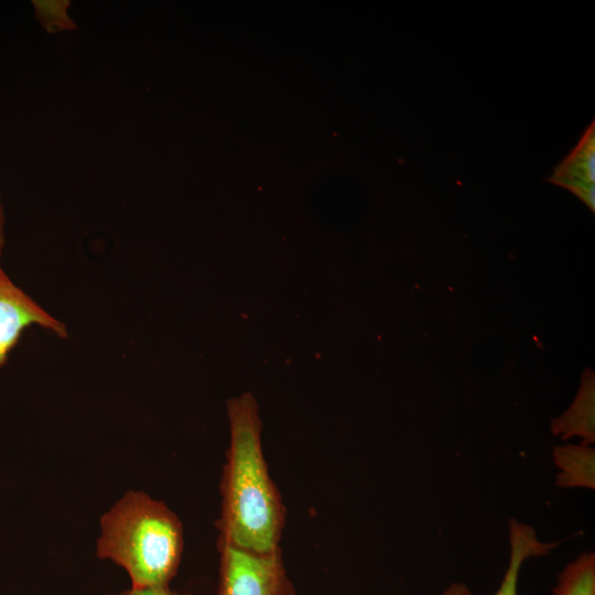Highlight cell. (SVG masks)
Masks as SVG:
<instances>
[{
	"instance_id": "3",
	"label": "cell",
	"mask_w": 595,
	"mask_h": 595,
	"mask_svg": "<svg viewBox=\"0 0 595 595\" xmlns=\"http://www.w3.org/2000/svg\"><path fill=\"white\" fill-rule=\"evenodd\" d=\"M219 595H295L281 549L253 553L218 540Z\"/></svg>"
},
{
	"instance_id": "5",
	"label": "cell",
	"mask_w": 595,
	"mask_h": 595,
	"mask_svg": "<svg viewBox=\"0 0 595 595\" xmlns=\"http://www.w3.org/2000/svg\"><path fill=\"white\" fill-rule=\"evenodd\" d=\"M510 559L504 580L494 595H519L518 578L523 562L529 558L547 555L555 543L538 539L534 529L516 519L509 520ZM441 595H470V589L462 582L451 584Z\"/></svg>"
},
{
	"instance_id": "10",
	"label": "cell",
	"mask_w": 595,
	"mask_h": 595,
	"mask_svg": "<svg viewBox=\"0 0 595 595\" xmlns=\"http://www.w3.org/2000/svg\"><path fill=\"white\" fill-rule=\"evenodd\" d=\"M118 595H178L170 589L169 586L164 587H144V588H130L121 592Z\"/></svg>"
},
{
	"instance_id": "8",
	"label": "cell",
	"mask_w": 595,
	"mask_h": 595,
	"mask_svg": "<svg viewBox=\"0 0 595 595\" xmlns=\"http://www.w3.org/2000/svg\"><path fill=\"white\" fill-rule=\"evenodd\" d=\"M554 462L561 469L558 485L562 487L594 488L595 451L588 445L554 447Z\"/></svg>"
},
{
	"instance_id": "2",
	"label": "cell",
	"mask_w": 595,
	"mask_h": 595,
	"mask_svg": "<svg viewBox=\"0 0 595 595\" xmlns=\"http://www.w3.org/2000/svg\"><path fill=\"white\" fill-rule=\"evenodd\" d=\"M97 556L121 566L132 588L164 587L183 553V528L165 504L127 491L100 519Z\"/></svg>"
},
{
	"instance_id": "9",
	"label": "cell",
	"mask_w": 595,
	"mask_h": 595,
	"mask_svg": "<svg viewBox=\"0 0 595 595\" xmlns=\"http://www.w3.org/2000/svg\"><path fill=\"white\" fill-rule=\"evenodd\" d=\"M553 595H595V555L584 552L559 574Z\"/></svg>"
},
{
	"instance_id": "11",
	"label": "cell",
	"mask_w": 595,
	"mask_h": 595,
	"mask_svg": "<svg viewBox=\"0 0 595 595\" xmlns=\"http://www.w3.org/2000/svg\"><path fill=\"white\" fill-rule=\"evenodd\" d=\"M3 246H4V214H3V208H2V205H1V202H0V257H1V253H2V249H3ZM6 273L2 269V267L0 266V275Z\"/></svg>"
},
{
	"instance_id": "4",
	"label": "cell",
	"mask_w": 595,
	"mask_h": 595,
	"mask_svg": "<svg viewBox=\"0 0 595 595\" xmlns=\"http://www.w3.org/2000/svg\"><path fill=\"white\" fill-rule=\"evenodd\" d=\"M39 326L58 337L67 336V327L6 274L0 275V366L15 347L23 332Z\"/></svg>"
},
{
	"instance_id": "7",
	"label": "cell",
	"mask_w": 595,
	"mask_h": 595,
	"mask_svg": "<svg viewBox=\"0 0 595 595\" xmlns=\"http://www.w3.org/2000/svg\"><path fill=\"white\" fill-rule=\"evenodd\" d=\"M595 376L591 368L582 375L580 390L571 407L551 423V431L566 440L573 435L581 436L585 445L595 440Z\"/></svg>"
},
{
	"instance_id": "6",
	"label": "cell",
	"mask_w": 595,
	"mask_h": 595,
	"mask_svg": "<svg viewBox=\"0 0 595 595\" xmlns=\"http://www.w3.org/2000/svg\"><path fill=\"white\" fill-rule=\"evenodd\" d=\"M551 183L567 188L595 210V133L594 121L586 129L576 148L554 170Z\"/></svg>"
},
{
	"instance_id": "1",
	"label": "cell",
	"mask_w": 595,
	"mask_h": 595,
	"mask_svg": "<svg viewBox=\"0 0 595 595\" xmlns=\"http://www.w3.org/2000/svg\"><path fill=\"white\" fill-rule=\"evenodd\" d=\"M230 443L221 480L219 540L253 553L279 549L284 526L280 494L263 457L261 421L249 393L228 402Z\"/></svg>"
}]
</instances>
